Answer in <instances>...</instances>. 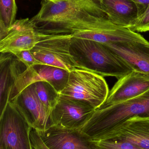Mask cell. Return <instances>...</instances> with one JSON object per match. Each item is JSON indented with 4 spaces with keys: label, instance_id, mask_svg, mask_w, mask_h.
I'll return each mask as SVG.
<instances>
[{
    "label": "cell",
    "instance_id": "cell-1",
    "mask_svg": "<svg viewBox=\"0 0 149 149\" xmlns=\"http://www.w3.org/2000/svg\"><path fill=\"white\" fill-rule=\"evenodd\" d=\"M70 53L81 70L103 76L120 79L134 70L123 59L104 44L89 39L73 37Z\"/></svg>",
    "mask_w": 149,
    "mask_h": 149
},
{
    "label": "cell",
    "instance_id": "cell-2",
    "mask_svg": "<svg viewBox=\"0 0 149 149\" xmlns=\"http://www.w3.org/2000/svg\"><path fill=\"white\" fill-rule=\"evenodd\" d=\"M149 118V90L133 99L95 109L81 130L94 141L130 118Z\"/></svg>",
    "mask_w": 149,
    "mask_h": 149
},
{
    "label": "cell",
    "instance_id": "cell-3",
    "mask_svg": "<svg viewBox=\"0 0 149 149\" xmlns=\"http://www.w3.org/2000/svg\"><path fill=\"white\" fill-rule=\"evenodd\" d=\"M109 93L108 85L103 76L76 69L70 72L66 86L60 95L83 102L96 109L106 101Z\"/></svg>",
    "mask_w": 149,
    "mask_h": 149
},
{
    "label": "cell",
    "instance_id": "cell-4",
    "mask_svg": "<svg viewBox=\"0 0 149 149\" xmlns=\"http://www.w3.org/2000/svg\"><path fill=\"white\" fill-rule=\"evenodd\" d=\"M31 129L14 103L9 102L0 114V149H33Z\"/></svg>",
    "mask_w": 149,
    "mask_h": 149
},
{
    "label": "cell",
    "instance_id": "cell-5",
    "mask_svg": "<svg viewBox=\"0 0 149 149\" xmlns=\"http://www.w3.org/2000/svg\"><path fill=\"white\" fill-rule=\"evenodd\" d=\"M71 38V35H45L31 51L38 60L44 64L69 72L80 69L70 53Z\"/></svg>",
    "mask_w": 149,
    "mask_h": 149
},
{
    "label": "cell",
    "instance_id": "cell-6",
    "mask_svg": "<svg viewBox=\"0 0 149 149\" xmlns=\"http://www.w3.org/2000/svg\"><path fill=\"white\" fill-rule=\"evenodd\" d=\"M71 35L73 37L103 44L120 42L149 43L139 33L114 23L106 15L96 17L88 27L75 31Z\"/></svg>",
    "mask_w": 149,
    "mask_h": 149
},
{
    "label": "cell",
    "instance_id": "cell-7",
    "mask_svg": "<svg viewBox=\"0 0 149 149\" xmlns=\"http://www.w3.org/2000/svg\"><path fill=\"white\" fill-rule=\"evenodd\" d=\"M10 102L18 109L32 128L43 131L54 126L51 112L39 100L34 84L25 88Z\"/></svg>",
    "mask_w": 149,
    "mask_h": 149
},
{
    "label": "cell",
    "instance_id": "cell-8",
    "mask_svg": "<svg viewBox=\"0 0 149 149\" xmlns=\"http://www.w3.org/2000/svg\"><path fill=\"white\" fill-rule=\"evenodd\" d=\"M94 109L88 104L60 95L51 112L54 126L68 129H81L87 122Z\"/></svg>",
    "mask_w": 149,
    "mask_h": 149
},
{
    "label": "cell",
    "instance_id": "cell-9",
    "mask_svg": "<svg viewBox=\"0 0 149 149\" xmlns=\"http://www.w3.org/2000/svg\"><path fill=\"white\" fill-rule=\"evenodd\" d=\"M69 74L68 71L45 64L37 65L27 68L14 84L10 95L9 102L25 88L41 81H48L60 93L66 86Z\"/></svg>",
    "mask_w": 149,
    "mask_h": 149
},
{
    "label": "cell",
    "instance_id": "cell-10",
    "mask_svg": "<svg viewBox=\"0 0 149 149\" xmlns=\"http://www.w3.org/2000/svg\"><path fill=\"white\" fill-rule=\"evenodd\" d=\"M45 36L37 30L31 19L16 20L6 36L0 40V52L15 54L31 50Z\"/></svg>",
    "mask_w": 149,
    "mask_h": 149
},
{
    "label": "cell",
    "instance_id": "cell-11",
    "mask_svg": "<svg viewBox=\"0 0 149 149\" xmlns=\"http://www.w3.org/2000/svg\"><path fill=\"white\" fill-rule=\"evenodd\" d=\"M50 149H99L96 142L80 129H68L53 126L38 131Z\"/></svg>",
    "mask_w": 149,
    "mask_h": 149
},
{
    "label": "cell",
    "instance_id": "cell-12",
    "mask_svg": "<svg viewBox=\"0 0 149 149\" xmlns=\"http://www.w3.org/2000/svg\"><path fill=\"white\" fill-rule=\"evenodd\" d=\"M149 90V75L137 71H132L118 79L109 91L106 101L99 108L133 99Z\"/></svg>",
    "mask_w": 149,
    "mask_h": 149
},
{
    "label": "cell",
    "instance_id": "cell-13",
    "mask_svg": "<svg viewBox=\"0 0 149 149\" xmlns=\"http://www.w3.org/2000/svg\"><path fill=\"white\" fill-rule=\"evenodd\" d=\"M99 4L98 0H58L55 2L43 0L39 12L31 19L35 24L53 22Z\"/></svg>",
    "mask_w": 149,
    "mask_h": 149
},
{
    "label": "cell",
    "instance_id": "cell-14",
    "mask_svg": "<svg viewBox=\"0 0 149 149\" xmlns=\"http://www.w3.org/2000/svg\"><path fill=\"white\" fill-rule=\"evenodd\" d=\"M27 69L14 54L1 53L0 56V113L9 102L14 84Z\"/></svg>",
    "mask_w": 149,
    "mask_h": 149
},
{
    "label": "cell",
    "instance_id": "cell-15",
    "mask_svg": "<svg viewBox=\"0 0 149 149\" xmlns=\"http://www.w3.org/2000/svg\"><path fill=\"white\" fill-rule=\"evenodd\" d=\"M119 138L143 149H149V118H130L108 133L102 140Z\"/></svg>",
    "mask_w": 149,
    "mask_h": 149
},
{
    "label": "cell",
    "instance_id": "cell-16",
    "mask_svg": "<svg viewBox=\"0 0 149 149\" xmlns=\"http://www.w3.org/2000/svg\"><path fill=\"white\" fill-rule=\"evenodd\" d=\"M104 44L127 62L134 70L149 75V43L120 42Z\"/></svg>",
    "mask_w": 149,
    "mask_h": 149
},
{
    "label": "cell",
    "instance_id": "cell-17",
    "mask_svg": "<svg viewBox=\"0 0 149 149\" xmlns=\"http://www.w3.org/2000/svg\"><path fill=\"white\" fill-rule=\"evenodd\" d=\"M101 8L111 22L130 29L138 17V9L131 0H98Z\"/></svg>",
    "mask_w": 149,
    "mask_h": 149
},
{
    "label": "cell",
    "instance_id": "cell-18",
    "mask_svg": "<svg viewBox=\"0 0 149 149\" xmlns=\"http://www.w3.org/2000/svg\"><path fill=\"white\" fill-rule=\"evenodd\" d=\"M15 0H0V40L7 35L15 22Z\"/></svg>",
    "mask_w": 149,
    "mask_h": 149
},
{
    "label": "cell",
    "instance_id": "cell-19",
    "mask_svg": "<svg viewBox=\"0 0 149 149\" xmlns=\"http://www.w3.org/2000/svg\"><path fill=\"white\" fill-rule=\"evenodd\" d=\"M33 84L39 100L52 112L58 101L60 93L48 81H41Z\"/></svg>",
    "mask_w": 149,
    "mask_h": 149
},
{
    "label": "cell",
    "instance_id": "cell-20",
    "mask_svg": "<svg viewBox=\"0 0 149 149\" xmlns=\"http://www.w3.org/2000/svg\"><path fill=\"white\" fill-rule=\"evenodd\" d=\"M99 149H143L128 141L110 138L95 141Z\"/></svg>",
    "mask_w": 149,
    "mask_h": 149
},
{
    "label": "cell",
    "instance_id": "cell-21",
    "mask_svg": "<svg viewBox=\"0 0 149 149\" xmlns=\"http://www.w3.org/2000/svg\"><path fill=\"white\" fill-rule=\"evenodd\" d=\"M129 29L136 32H146L149 31V5L145 11L137 17Z\"/></svg>",
    "mask_w": 149,
    "mask_h": 149
},
{
    "label": "cell",
    "instance_id": "cell-22",
    "mask_svg": "<svg viewBox=\"0 0 149 149\" xmlns=\"http://www.w3.org/2000/svg\"><path fill=\"white\" fill-rule=\"evenodd\" d=\"M27 68L37 65L44 64L38 60L31 53V50L22 51L14 54Z\"/></svg>",
    "mask_w": 149,
    "mask_h": 149
},
{
    "label": "cell",
    "instance_id": "cell-23",
    "mask_svg": "<svg viewBox=\"0 0 149 149\" xmlns=\"http://www.w3.org/2000/svg\"><path fill=\"white\" fill-rule=\"evenodd\" d=\"M30 136L33 149H50L42 141L37 130L32 128Z\"/></svg>",
    "mask_w": 149,
    "mask_h": 149
},
{
    "label": "cell",
    "instance_id": "cell-24",
    "mask_svg": "<svg viewBox=\"0 0 149 149\" xmlns=\"http://www.w3.org/2000/svg\"><path fill=\"white\" fill-rule=\"evenodd\" d=\"M134 2L138 9V17L141 15L149 5V0H131Z\"/></svg>",
    "mask_w": 149,
    "mask_h": 149
},
{
    "label": "cell",
    "instance_id": "cell-25",
    "mask_svg": "<svg viewBox=\"0 0 149 149\" xmlns=\"http://www.w3.org/2000/svg\"><path fill=\"white\" fill-rule=\"evenodd\" d=\"M46 1H50L55 2L57 1H58V0H46Z\"/></svg>",
    "mask_w": 149,
    "mask_h": 149
}]
</instances>
